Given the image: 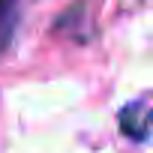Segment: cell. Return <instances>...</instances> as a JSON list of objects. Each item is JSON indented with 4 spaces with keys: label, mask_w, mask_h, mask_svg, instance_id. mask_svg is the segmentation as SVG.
I'll return each mask as SVG.
<instances>
[{
    "label": "cell",
    "mask_w": 153,
    "mask_h": 153,
    "mask_svg": "<svg viewBox=\"0 0 153 153\" xmlns=\"http://www.w3.org/2000/svg\"><path fill=\"white\" fill-rule=\"evenodd\" d=\"M12 3H15V0H0V12H3V9H9Z\"/></svg>",
    "instance_id": "6da1fadb"
}]
</instances>
